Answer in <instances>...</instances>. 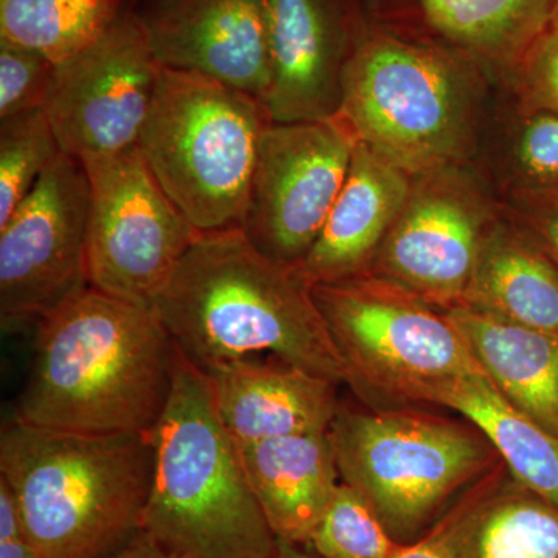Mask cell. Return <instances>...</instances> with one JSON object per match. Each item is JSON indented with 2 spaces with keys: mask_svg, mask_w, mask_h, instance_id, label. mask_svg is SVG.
<instances>
[{
  "mask_svg": "<svg viewBox=\"0 0 558 558\" xmlns=\"http://www.w3.org/2000/svg\"><path fill=\"white\" fill-rule=\"evenodd\" d=\"M54 69L39 51L0 40V120L46 109Z\"/></svg>",
  "mask_w": 558,
  "mask_h": 558,
  "instance_id": "28",
  "label": "cell"
},
{
  "mask_svg": "<svg viewBox=\"0 0 558 558\" xmlns=\"http://www.w3.org/2000/svg\"><path fill=\"white\" fill-rule=\"evenodd\" d=\"M160 73L131 3L100 38L54 69L46 112L62 153L87 161L137 146Z\"/></svg>",
  "mask_w": 558,
  "mask_h": 558,
  "instance_id": "12",
  "label": "cell"
},
{
  "mask_svg": "<svg viewBox=\"0 0 558 558\" xmlns=\"http://www.w3.org/2000/svg\"><path fill=\"white\" fill-rule=\"evenodd\" d=\"M510 222L520 227L553 260L558 270V196L545 193H510Z\"/></svg>",
  "mask_w": 558,
  "mask_h": 558,
  "instance_id": "30",
  "label": "cell"
},
{
  "mask_svg": "<svg viewBox=\"0 0 558 558\" xmlns=\"http://www.w3.org/2000/svg\"><path fill=\"white\" fill-rule=\"evenodd\" d=\"M440 409L457 411L475 424L513 478L558 508V439L506 400L483 369L461 377L444 396Z\"/></svg>",
  "mask_w": 558,
  "mask_h": 558,
  "instance_id": "22",
  "label": "cell"
},
{
  "mask_svg": "<svg viewBox=\"0 0 558 558\" xmlns=\"http://www.w3.org/2000/svg\"><path fill=\"white\" fill-rule=\"evenodd\" d=\"M263 101L201 73L161 68L137 148L201 233L241 229L260 138Z\"/></svg>",
  "mask_w": 558,
  "mask_h": 558,
  "instance_id": "7",
  "label": "cell"
},
{
  "mask_svg": "<svg viewBox=\"0 0 558 558\" xmlns=\"http://www.w3.org/2000/svg\"><path fill=\"white\" fill-rule=\"evenodd\" d=\"M322 558H392L399 543L354 488L341 483L312 534Z\"/></svg>",
  "mask_w": 558,
  "mask_h": 558,
  "instance_id": "26",
  "label": "cell"
},
{
  "mask_svg": "<svg viewBox=\"0 0 558 558\" xmlns=\"http://www.w3.org/2000/svg\"><path fill=\"white\" fill-rule=\"evenodd\" d=\"M255 497L275 537L310 546L341 478L329 432L299 433L240 446Z\"/></svg>",
  "mask_w": 558,
  "mask_h": 558,
  "instance_id": "19",
  "label": "cell"
},
{
  "mask_svg": "<svg viewBox=\"0 0 558 558\" xmlns=\"http://www.w3.org/2000/svg\"><path fill=\"white\" fill-rule=\"evenodd\" d=\"M0 558H43L22 520L9 484L0 478Z\"/></svg>",
  "mask_w": 558,
  "mask_h": 558,
  "instance_id": "31",
  "label": "cell"
},
{
  "mask_svg": "<svg viewBox=\"0 0 558 558\" xmlns=\"http://www.w3.org/2000/svg\"><path fill=\"white\" fill-rule=\"evenodd\" d=\"M269 558H322L310 546L293 545L278 539L277 548Z\"/></svg>",
  "mask_w": 558,
  "mask_h": 558,
  "instance_id": "35",
  "label": "cell"
},
{
  "mask_svg": "<svg viewBox=\"0 0 558 558\" xmlns=\"http://www.w3.org/2000/svg\"><path fill=\"white\" fill-rule=\"evenodd\" d=\"M527 105L558 112V32L546 31L515 65Z\"/></svg>",
  "mask_w": 558,
  "mask_h": 558,
  "instance_id": "29",
  "label": "cell"
},
{
  "mask_svg": "<svg viewBox=\"0 0 558 558\" xmlns=\"http://www.w3.org/2000/svg\"><path fill=\"white\" fill-rule=\"evenodd\" d=\"M526 9L531 20L537 24L539 31H549L550 21L556 13L558 0H520Z\"/></svg>",
  "mask_w": 558,
  "mask_h": 558,
  "instance_id": "33",
  "label": "cell"
},
{
  "mask_svg": "<svg viewBox=\"0 0 558 558\" xmlns=\"http://www.w3.org/2000/svg\"><path fill=\"white\" fill-rule=\"evenodd\" d=\"M344 369L369 409L440 407L461 377L480 368L446 312L366 274L312 286Z\"/></svg>",
  "mask_w": 558,
  "mask_h": 558,
  "instance_id": "8",
  "label": "cell"
},
{
  "mask_svg": "<svg viewBox=\"0 0 558 558\" xmlns=\"http://www.w3.org/2000/svg\"><path fill=\"white\" fill-rule=\"evenodd\" d=\"M440 38L480 64L515 69L543 35L520 0H417Z\"/></svg>",
  "mask_w": 558,
  "mask_h": 558,
  "instance_id": "23",
  "label": "cell"
},
{
  "mask_svg": "<svg viewBox=\"0 0 558 558\" xmlns=\"http://www.w3.org/2000/svg\"><path fill=\"white\" fill-rule=\"evenodd\" d=\"M481 68L449 40L388 27L365 7L337 117L411 178L461 168L480 135Z\"/></svg>",
  "mask_w": 558,
  "mask_h": 558,
  "instance_id": "4",
  "label": "cell"
},
{
  "mask_svg": "<svg viewBox=\"0 0 558 558\" xmlns=\"http://www.w3.org/2000/svg\"><path fill=\"white\" fill-rule=\"evenodd\" d=\"M450 558H558V508L505 462L432 529Z\"/></svg>",
  "mask_w": 558,
  "mask_h": 558,
  "instance_id": "18",
  "label": "cell"
},
{
  "mask_svg": "<svg viewBox=\"0 0 558 558\" xmlns=\"http://www.w3.org/2000/svg\"><path fill=\"white\" fill-rule=\"evenodd\" d=\"M392 558H450L446 548L440 545L438 538L428 532L425 537L417 542L409 543V545H399Z\"/></svg>",
  "mask_w": 558,
  "mask_h": 558,
  "instance_id": "32",
  "label": "cell"
},
{
  "mask_svg": "<svg viewBox=\"0 0 558 558\" xmlns=\"http://www.w3.org/2000/svg\"><path fill=\"white\" fill-rule=\"evenodd\" d=\"M515 123L506 153L512 193L557 191V110L527 105V112Z\"/></svg>",
  "mask_w": 558,
  "mask_h": 558,
  "instance_id": "27",
  "label": "cell"
},
{
  "mask_svg": "<svg viewBox=\"0 0 558 558\" xmlns=\"http://www.w3.org/2000/svg\"><path fill=\"white\" fill-rule=\"evenodd\" d=\"M89 178V286L154 307L201 231L154 178L137 146L81 161Z\"/></svg>",
  "mask_w": 558,
  "mask_h": 558,
  "instance_id": "9",
  "label": "cell"
},
{
  "mask_svg": "<svg viewBox=\"0 0 558 558\" xmlns=\"http://www.w3.org/2000/svg\"><path fill=\"white\" fill-rule=\"evenodd\" d=\"M497 219L461 168L418 175L369 274L436 310H454L464 304L481 245Z\"/></svg>",
  "mask_w": 558,
  "mask_h": 558,
  "instance_id": "13",
  "label": "cell"
},
{
  "mask_svg": "<svg viewBox=\"0 0 558 558\" xmlns=\"http://www.w3.org/2000/svg\"><path fill=\"white\" fill-rule=\"evenodd\" d=\"M13 417L78 433H145L159 424L179 349L154 307L86 288L38 323Z\"/></svg>",
  "mask_w": 558,
  "mask_h": 558,
  "instance_id": "1",
  "label": "cell"
},
{
  "mask_svg": "<svg viewBox=\"0 0 558 558\" xmlns=\"http://www.w3.org/2000/svg\"><path fill=\"white\" fill-rule=\"evenodd\" d=\"M113 558H170L163 553L145 534H140L134 542L128 546L123 553Z\"/></svg>",
  "mask_w": 558,
  "mask_h": 558,
  "instance_id": "34",
  "label": "cell"
},
{
  "mask_svg": "<svg viewBox=\"0 0 558 558\" xmlns=\"http://www.w3.org/2000/svg\"><path fill=\"white\" fill-rule=\"evenodd\" d=\"M154 310L180 354L199 369L267 355L344 384L312 286L264 256L241 229L201 233Z\"/></svg>",
  "mask_w": 558,
  "mask_h": 558,
  "instance_id": "2",
  "label": "cell"
},
{
  "mask_svg": "<svg viewBox=\"0 0 558 558\" xmlns=\"http://www.w3.org/2000/svg\"><path fill=\"white\" fill-rule=\"evenodd\" d=\"M357 138L339 119L271 123L260 138L241 230L250 244L296 269L336 204Z\"/></svg>",
  "mask_w": 558,
  "mask_h": 558,
  "instance_id": "11",
  "label": "cell"
},
{
  "mask_svg": "<svg viewBox=\"0 0 558 558\" xmlns=\"http://www.w3.org/2000/svg\"><path fill=\"white\" fill-rule=\"evenodd\" d=\"M462 306L558 333L557 267L520 227L498 216L481 245Z\"/></svg>",
  "mask_w": 558,
  "mask_h": 558,
  "instance_id": "21",
  "label": "cell"
},
{
  "mask_svg": "<svg viewBox=\"0 0 558 558\" xmlns=\"http://www.w3.org/2000/svg\"><path fill=\"white\" fill-rule=\"evenodd\" d=\"M201 371L238 446L329 432L340 410V385L281 360H238Z\"/></svg>",
  "mask_w": 558,
  "mask_h": 558,
  "instance_id": "16",
  "label": "cell"
},
{
  "mask_svg": "<svg viewBox=\"0 0 558 558\" xmlns=\"http://www.w3.org/2000/svg\"><path fill=\"white\" fill-rule=\"evenodd\" d=\"M90 186L86 168L62 153L0 226V322L38 323L81 290L87 277Z\"/></svg>",
  "mask_w": 558,
  "mask_h": 558,
  "instance_id": "10",
  "label": "cell"
},
{
  "mask_svg": "<svg viewBox=\"0 0 558 558\" xmlns=\"http://www.w3.org/2000/svg\"><path fill=\"white\" fill-rule=\"evenodd\" d=\"M130 5V0H0V40L60 64L100 38Z\"/></svg>",
  "mask_w": 558,
  "mask_h": 558,
  "instance_id": "24",
  "label": "cell"
},
{
  "mask_svg": "<svg viewBox=\"0 0 558 558\" xmlns=\"http://www.w3.org/2000/svg\"><path fill=\"white\" fill-rule=\"evenodd\" d=\"M341 483L354 488L399 545L428 534L502 464L468 418L424 409L341 403L329 428Z\"/></svg>",
  "mask_w": 558,
  "mask_h": 558,
  "instance_id": "6",
  "label": "cell"
},
{
  "mask_svg": "<svg viewBox=\"0 0 558 558\" xmlns=\"http://www.w3.org/2000/svg\"><path fill=\"white\" fill-rule=\"evenodd\" d=\"M550 31L558 32V5L556 13H554L553 21H550Z\"/></svg>",
  "mask_w": 558,
  "mask_h": 558,
  "instance_id": "36",
  "label": "cell"
},
{
  "mask_svg": "<svg viewBox=\"0 0 558 558\" xmlns=\"http://www.w3.org/2000/svg\"><path fill=\"white\" fill-rule=\"evenodd\" d=\"M132 7L161 68L201 73L266 106L267 0H140Z\"/></svg>",
  "mask_w": 558,
  "mask_h": 558,
  "instance_id": "14",
  "label": "cell"
},
{
  "mask_svg": "<svg viewBox=\"0 0 558 558\" xmlns=\"http://www.w3.org/2000/svg\"><path fill=\"white\" fill-rule=\"evenodd\" d=\"M156 465L153 432L78 433L11 417L0 478L43 558H113L142 534Z\"/></svg>",
  "mask_w": 558,
  "mask_h": 558,
  "instance_id": "3",
  "label": "cell"
},
{
  "mask_svg": "<svg viewBox=\"0 0 558 558\" xmlns=\"http://www.w3.org/2000/svg\"><path fill=\"white\" fill-rule=\"evenodd\" d=\"M156 465L142 532L170 558H269L278 538L205 374L179 352L154 428Z\"/></svg>",
  "mask_w": 558,
  "mask_h": 558,
  "instance_id": "5",
  "label": "cell"
},
{
  "mask_svg": "<svg viewBox=\"0 0 558 558\" xmlns=\"http://www.w3.org/2000/svg\"><path fill=\"white\" fill-rule=\"evenodd\" d=\"M61 154L46 109L0 120V226Z\"/></svg>",
  "mask_w": 558,
  "mask_h": 558,
  "instance_id": "25",
  "label": "cell"
},
{
  "mask_svg": "<svg viewBox=\"0 0 558 558\" xmlns=\"http://www.w3.org/2000/svg\"><path fill=\"white\" fill-rule=\"evenodd\" d=\"M131 3L140 2V0H130Z\"/></svg>",
  "mask_w": 558,
  "mask_h": 558,
  "instance_id": "37",
  "label": "cell"
},
{
  "mask_svg": "<svg viewBox=\"0 0 558 558\" xmlns=\"http://www.w3.org/2000/svg\"><path fill=\"white\" fill-rule=\"evenodd\" d=\"M446 314L495 388L558 439V333L468 306Z\"/></svg>",
  "mask_w": 558,
  "mask_h": 558,
  "instance_id": "20",
  "label": "cell"
},
{
  "mask_svg": "<svg viewBox=\"0 0 558 558\" xmlns=\"http://www.w3.org/2000/svg\"><path fill=\"white\" fill-rule=\"evenodd\" d=\"M365 7L360 0H267L274 123L339 116L341 84Z\"/></svg>",
  "mask_w": 558,
  "mask_h": 558,
  "instance_id": "15",
  "label": "cell"
},
{
  "mask_svg": "<svg viewBox=\"0 0 558 558\" xmlns=\"http://www.w3.org/2000/svg\"><path fill=\"white\" fill-rule=\"evenodd\" d=\"M413 179L357 142L343 189L295 269L300 277L315 286L369 274L409 201Z\"/></svg>",
  "mask_w": 558,
  "mask_h": 558,
  "instance_id": "17",
  "label": "cell"
}]
</instances>
